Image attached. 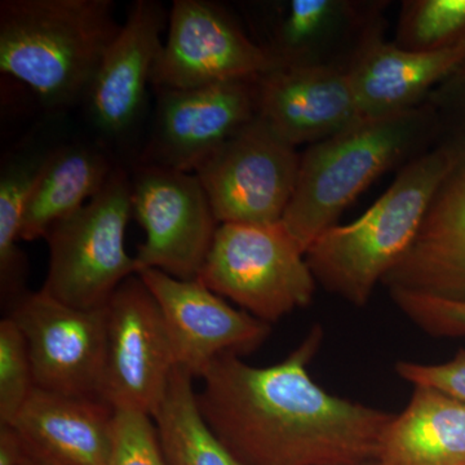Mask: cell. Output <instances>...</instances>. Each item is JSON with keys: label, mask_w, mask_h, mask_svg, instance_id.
Here are the masks:
<instances>
[{"label": "cell", "mask_w": 465, "mask_h": 465, "mask_svg": "<svg viewBox=\"0 0 465 465\" xmlns=\"http://www.w3.org/2000/svg\"><path fill=\"white\" fill-rule=\"evenodd\" d=\"M323 341L314 326L282 362L216 358L197 393L204 421L242 465H356L374 461L394 414L329 393L309 366Z\"/></svg>", "instance_id": "obj_1"}, {"label": "cell", "mask_w": 465, "mask_h": 465, "mask_svg": "<svg viewBox=\"0 0 465 465\" xmlns=\"http://www.w3.org/2000/svg\"><path fill=\"white\" fill-rule=\"evenodd\" d=\"M436 131V113L425 101L399 114L363 119L309 145L300 157L295 192L281 220L284 228L307 253L378 177L432 148Z\"/></svg>", "instance_id": "obj_2"}, {"label": "cell", "mask_w": 465, "mask_h": 465, "mask_svg": "<svg viewBox=\"0 0 465 465\" xmlns=\"http://www.w3.org/2000/svg\"><path fill=\"white\" fill-rule=\"evenodd\" d=\"M114 9L112 0H3L0 72L51 108L87 97L121 30Z\"/></svg>", "instance_id": "obj_3"}, {"label": "cell", "mask_w": 465, "mask_h": 465, "mask_svg": "<svg viewBox=\"0 0 465 465\" xmlns=\"http://www.w3.org/2000/svg\"><path fill=\"white\" fill-rule=\"evenodd\" d=\"M446 167V155L432 145L401 167L390 188L360 219L324 232L305 253L317 283L365 307L376 284L414 241Z\"/></svg>", "instance_id": "obj_4"}, {"label": "cell", "mask_w": 465, "mask_h": 465, "mask_svg": "<svg viewBox=\"0 0 465 465\" xmlns=\"http://www.w3.org/2000/svg\"><path fill=\"white\" fill-rule=\"evenodd\" d=\"M427 103L437 116L433 145L448 167L414 241L381 283L390 291L465 300V65Z\"/></svg>", "instance_id": "obj_5"}, {"label": "cell", "mask_w": 465, "mask_h": 465, "mask_svg": "<svg viewBox=\"0 0 465 465\" xmlns=\"http://www.w3.org/2000/svg\"><path fill=\"white\" fill-rule=\"evenodd\" d=\"M133 216V183L113 171L104 188L45 235L50 250L43 292L76 309L105 308L113 293L139 273L124 247Z\"/></svg>", "instance_id": "obj_6"}, {"label": "cell", "mask_w": 465, "mask_h": 465, "mask_svg": "<svg viewBox=\"0 0 465 465\" xmlns=\"http://www.w3.org/2000/svg\"><path fill=\"white\" fill-rule=\"evenodd\" d=\"M197 280L268 324L309 307L318 284L282 222L220 224Z\"/></svg>", "instance_id": "obj_7"}, {"label": "cell", "mask_w": 465, "mask_h": 465, "mask_svg": "<svg viewBox=\"0 0 465 465\" xmlns=\"http://www.w3.org/2000/svg\"><path fill=\"white\" fill-rule=\"evenodd\" d=\"M300 157L258 114L194 173L219 224H274L295 192Z\"/></svg>", "instance_id": "obj_8"}, {"label": "cell", "mask_w": 465, "mask_h": 465, "mask_svg": "<svg viewBox=\"0 0 465 465\" xmlns=\"http://www.w3.org/2000/svg\"><path fill=\"white\" fill-rule=\"evenodd\" d=\"M131 183L133 215L145 232L134 256L139 272L197 280L220 226L197 174L150 163Z\"/></svg>", "instance_id": "obj_9"}, {"label": "cell", "mask_w": 465, "mask_h": 465, "mask_svg": "<svg viewBox=\"0 0 465 465\" xmlns=\"http://www.w3.org/2000/svg\"><path fill=\"white\" fill-rule=\"evenodd\" d=\"M7 317L25 339L36 388L103 400L106 307H69L41 290L12 302Z\"/></svg>", "instance_id": "obj_10"}, {"label": "cell", "mask_w": 465, "mask_h": 465, "mask_svg": "<svg viewBox=\"0 0 465 465\" xmlns=\"http://www.w3.org/2000/svg\"><path fill=\"white\" fill-rule=\"evenodd\" d=\"M274 69L264 48L222 5L174 0L152 84L158 90H188L258 79Z\"/></svg>", "instance_id": "obj_11"}, {"label": "cell", "mask_w": 465, "mask_h": 465, "mask_svg": "<svg viewBox=\"0 0 465 465\" xmlns=\"http://www.w3.org/2000/svg\"><path fill=\"white\" fill-rule=\"evenodd\" d=\"M106 339L103 400L154 415L177 365L161 309L139 274L109 300Z\"/></svg>", "instance_id": "obj_12"}, {"label": "cell", "mask_w": 465, "mask_h": 465, "mask_svg": "<svg viewBox=\"0 0 465 465\" xmlns=\"http://www.w3.org/2000/svg\"><path fill=\"white\" fill-rule=\"evenodd\" d=\"M382 0H287L268 5L258 43L275 69L323 67L349 73L367 43L384 33Z\"/></svg>", "instance_id": "obj_13"}, {"label": "cell", "mask_w": 465, "mask_h": 465, "mask_svg": "<svg viewBox=\"0 0 465 465\" xmlns=\"http://www.w3.org/2000/svg\"><path fill=\"white\" fill-rule=\"evenodd\" d=\"M137 274L161 309L176 365L194 378L216 358L251 353L268 338L271 324L231 307L198 280H177L157 269Z\"/></svg>", "instance_id": "obj_14"}, {"label": "cell", "mask_w": 465, "mask_h": 465, "mask_svg": "<svg viewBox=\"0 0 465 465\" xmlns=\"http://www.w3.org/2000/svg\"><path fill=\"white\" fill-rule=\"evenodd\" d=\"M256 81L159 90L150 163L195 173L258 115Z\"/></svg>", "instance_id": "obj_15"}, {"label": "cell", "mask_w": 465, "mask_h": 465, "mask_svg": "<svg viewBox=\"0 0 465 465\" xmlns=\"http://www.w3.org/2000/svg\"><path fill=\"white\" fill-rule=\"evenodd\" d=\"M258 114L291 145H313L360 124L348 73L323 67H283L259 76Z\"/></svg>", "instance_id": "obj_16"}, {"label": "cell", "mask_w": 465, "mask_h": 465, "mask_svg": "<svg viewBox=\"0 0 465 465\" xmlns=\"http://www.w3.org/2000/svg\"><path fill=\"white\" fill-rule=\"evenodd\" d=\"M166 26L168 16L161 3L137 0L131 5L87 96L94 121L104 133H127L142 114Z\"/></svg>", "instance_id": "obj_17"}, {"label": "cell", "mask_w": 465, "mask_h": 465, "mask_svg": "<svg viewBox=\"0 0 465 465\" xmlns=\"http://www.w3.org/2000/svg\"><path fill=\"white\" fill-rule=\"evenodd\" d=\"M114 409L94 397L35 387L14 428L30 465L108 464Z\"/></svg>", "instance_id": "obj_18"}, {"label": "cell", "mask_w": 465, "mask_h": 465, "mask_svg": "<svg viewBox=\"0 0 465 465\" xmlns=\"http://www.w3.org/2000/svg\"><path fill=\"white\" fill-rule=\"evenodd\" d=\"M465 65V47L440 52L402 50L384 39H371L349 70L361 113L384 118L420 106L450 76Z\"/></svg>", "instance_id": "obj_19"}, {"label": "cell", "mask_w": 465, "mask_h": 465, "mask_svg": "<svg viewBox=\"0 0 465 465\" xmlns=\"http://www.w3.org/2000/svg\"><path fill=\"white\" fill-rule=\"evenodd\" d=\"M378 465H465V405L442 391L414 387L382 436Z\"/></svg>", "instance_id": "obj_20"}, {"label": "cell", "mask_w": 465, "mask_h": 465, "mask_svg": "<svg viewBox=\"0 0 465 465\" xmlns=\"http://www.w3.org/2000/svg\"><path fill=\"white\" fill-rule=\"evenodd\" d=\"M113 171L103 153L87 146H65L48 153L26 203L21 241L45 238L52 226L91 201Z\"/></svg>", "instance_id": "obj_21"}, {"label": "cell", "mask_w": 465, "mask_h": 465, "mask_svg": "<svg viewBox=\"0 0 465 465\" xmlns=\"http://www.w3.org/2000/svg\"><path fill=\"white\" fill-rule=\"evenodd\" d=\"M193 379L188 370L174 367L153 415L167 465H242L204 421Z\"/></svg>", "instance_id": "obj_22"}, {"label": "cell", "mask_w": 465, "mask_h": 465, "mask_svg": "<svg viewBox=\"0 0 465 465\" xmlns=\"http://www.w3.org/2000/svg\"><path fill=\"white\" fill-rule=\"evenodd\" d=\"M48 153L9 161L0 176V291L9 304L26 292L27 262L18 241L27 201Z\"/></svg>", "instance_id": "obj_23"}, {"label": "cell", "mask_w": 465, "mask_h": 465, "mask_svg": "<svg viewBox=\"0 0 465 465\" xmlns=\"http://www.w3.org/2000/svg\"><path fill=\"white\" fill-rule=\"evenodd\" d=\"M394 45L411 52L465 47V0H405Z\"/></svg>", "instance_id": "obj_24"}, {"label": "cell", "mask_w": 465, "mask_h": 465, "mask_svg": "<svg viewBox=\"0 0 465 465\" xmlns=\"http://www.w3.org/2000/svg\"><path fill=\"white\" fill-rule=\"evenodd\" d=\"M35 390L23 333L9 317L0 322V424L14 423Z\"/></svg>", "instance_id": "obj_25"}, {"label": "cell", "mask_w": 465, "mask_h": 465, "mask_svg": "<svg viewBox=\"0 0 465 465\" xmlns=\"http://www.w3.org/2000/svg\"><path fill=\"white\" fill-rule=\"evenodd\" d=\"M106 465H167L152 415L127 407L114 409Z\"/></svg>", "instance_id": "obj_26"}, {"label": "cell", "mask_w": 465, "mask_h": 465, "mask_svg": "<svg viewBox=\"0 0 465 465\" xmlns=\"http://www.w3.org/2000/svg\"><path fill=\"white\" fill-rule=\"evenodd\" d=\"M400 311L433 338H465V300L390 291Z\"/></svg>", "instance_id": "obj_27"}, {"label": "cell", "mask_w": 465, "mask_h": 465, "mask_svg": "<svg viewBox=\"0 0 465 465\" xmlns=\"http://www.w3.org/2000/svg\"><path fill=\"white\" fill-rule=\"evenodd\" d=\"M396 372L412 387H428L442 391L465 405V351L439 365L400 361Z\"/></svg>", "instance_id": "obj_28"}, {"label": "cell", "mask_w": 465, "mask_h": 465, "mask_svg": "<svg viewBox=\"0 0 465 465\" xmlns=\"http://www.w3.org/2000/svg\"><path fill=\"white\" fill-rule=\"evenodd\" d=\"M25 461L23 446L12 425L0 424V465H24Z\"/></svg>", "instance_id": "obj_29"}, {"label": "cell", "mask_w": 465, "mask_h": 465, "mask_svg": "<svg viewBox=\"0 0 465 465\" xmlns=\"http://www.w3.org/2000/svg\"><path fill=\"white\" fill-rule=\"evenodd\" d=\"M356 465H378V464H376L375 460H374V461H367V463L356 464Z\"/></svg>", "instance_id": "obj_30"}, {"label": "cell", "mask_w": 465, "mask_h": 465, "mask_svg": "<svg viewBox=\"0 0 465 465\" xmlns=\"http://www.w3.org/2000/svg\"><path fill=\"white\" fill-rule=\"evenodd\" d=\"M24 465H30L29 463H27V461H25V463H24Z\"/></svg>", "instance_id": "obj_31"}]
</instances>
